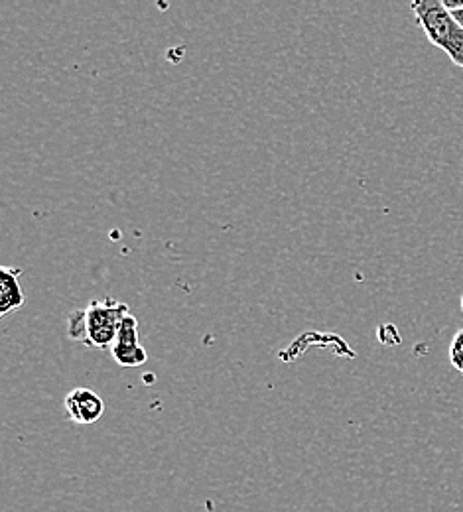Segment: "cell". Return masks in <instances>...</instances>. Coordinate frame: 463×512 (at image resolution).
Masks as SVG:
<instances>
[{
    "mask_svg": "<svg viewBox=\"0 0 463 512\" xmlns=\"http://www.w3.org/2000/svg\"><path fill=\"white\" fill-rule=\"evenodd\" d=\"M412 12L426 38L463 69V26L440 0L412 2Z\"/></svg>",
    "mask_w": 463,
    "mask_h": 512,
    "instance_id": "obj_1",
    "label": "cell"
},
{
    "mask_svg": "<svg viewBox=\"0 0 463 512\" xmlns=\"http://www.w3.org/2000/svg\"><path fill=\"white\" fill-rule=\"evenodd\" d=\"M131 314L129 306L117 300H93L85 310V345L91 349H109L117 341L123 321Z\"/></svg>",
    "mask_w": 463,
    "mask_h": 512,
    "instance_id": "obj_2",
    "label": "cell"
},
{
    "mask_svg": "<svg viewBox=\"0 0 463 512\" xmlns=\"http://www.w3.org/2000/svg\"><path fill=\"white\" fill-rule=\"evenodd\" d=\"M69 420L77 426H93L105 414L103 398L91 388H73L64 400Z\"/></svg>",
    "mask_w": 463,
    "mask_h": 512,
    "instance_id": "obj_3",
    "label": "cell"
},
{
    "mask_svg": "<svg viewBox=\"0 0 463 512\" xmlns=\"http://www.w3.org/2000/svg\"><path fill=\"white\" fill-rule=\"evenodd\" d=\"M111 353L121 367H140L146 363L148 355L138 341V320L131 314L123 321L117 341L111 347Z\"/></svg>",
    "mask_w": 463,
    "mask_h": 512,
    "instance_id": "obj_4",
    "label": "cell"
},
{
    "mask_svg": "<svg viewBox=\"0 0 463 512\" xmlns=\"http://www.w3.org/2000/svg\"><path fill=\"white\" fill-rule=\"evenodd\" d=\"M22 268L2 266L0 268V318L24 306V292L20 288Z\"/></svg>",
    "mask_w": 463,
    "mask_h": 512,
    "instance_id": "obj_5",
    "label": "cell"
},
{
    "mask_svg": "<svg viewBox=\"0 0 463 512\" xmlns=\"http://www.w3.org/2000/svg\"><path fill=\"white\" fill-rule=\"evenodd\" d=\"M67 335L73 341L85 343V310H75L67 316Z\"/></svg>",
    "mask_w": 463,
    "mask_h": 512,
    "instance_id": "obj_6",
    "label": "cell"
},
{
    "mask_svg": "<svg viewBox=\"0 0 463 512\" xmlns=\"http://www.w3.org/2000/svg\"><path fill=\"white\" fill-rule=\"evenodd\" d=\"M450 363L456 371H460L463 375V329L458 331L452 339V345H450Z\"/></svg>",
    "mask_w": 463,
    "mask_h": 512,
    "instance_id": "obj_7",
    "label": "cell"
},
{
    "mask_svg": "<svg viewBox=\"0 0 463 512\" xmlns=\"http://www.w3.org/2000/svg\"><path fill=\"white\" fill-rule=\"evenodd\" d=\"M450 12H452V16H454V18H456V20H458V22H460V24L463 26V4L460 6V8H456V10H450Z\"/></svg>",
    "mask_w": 463,
    "mask_h": 512,
    "instance_id": "obj_8",
    "label": "cell"
},
{
    "mask_svg": "<svg viewBox=\"0 0 463 512\" xmlns=\"http://www.w3.org/2000/svg\"><path fill=\"white\" fill-rule=\"evenodd\" d=\"M462 310H463V296H462Z\"/></svg>",
    "mask_w": 463,
    "mask_h": 512,
    "instance_id": "obj_9",
    "label": "cell"
}]
</instances>
